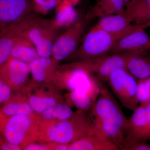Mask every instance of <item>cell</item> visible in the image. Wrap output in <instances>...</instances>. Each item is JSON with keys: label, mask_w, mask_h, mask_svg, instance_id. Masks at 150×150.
<instances>
[{"label": "cell", "mask_w": 150, "mask_h": 150, "mask_svg": "<svg viewBox=\"0 0 150 150\" xmlns=\"http://www.w3.org/2000/svg\"><path fill=\"white\" fill-rule=\"evenodd\" d=\"M20 36L13 27L0 33V66L11 58L14 47Z\"/></svg>", "instance_id": "22"}, {"label": "cell", "mask_w": 150, "mask_h": 150, "mask_svg": "<svg viewBox=\"0 0 150 150\" xmlns=\"http://www.w3.org/2000/svg\"><path fill=\"white\" fill-rule=\"evenodd\" d=\"M133 111L131 117L128 119L122 150L136 142H146L147 122L145 104H140Z\"/></svg>", "instance_id": "14"}, {"label": "cell", "mask_w": 150, "mask_h": 150, "mask_svg": "<svg viewBox=\"0 0 150 150\" xmlns=\"http://www.w3.org/2000/svg\"><path fill=\"white\" fill-rule=\"evenodd\" d=\"M30 74L29 65L17 59L10 58L0 66V79L14 92L21 90L26 86Z\"/></svg>", "instance_id": "11"}, {"label": "cell", "mask_w": 150, "mask_h": 150, "mask_svg": "<svg viewBox=\"0 0 150 150\" xmlns=\"http://www.w3.org/2000/svg\"><path fill=\"white\" fill-rule=\"evenodd\" d=\"M125 12L132 23L150 25V0H139L131 10Z\"/></svg>", "instance_id": "23"}, {"label": "cell", "mask_w": 150, "mask_h": 150, "mask_svg": "<svg viewBox=\"0 0 150 150\" xmlns=\"http://www.w3.org/2000/svg\"><path fill=\"white\" fill-rule=\"evenodd\" d=\"M40 119L39 115L0 117V134L7 142L23 148L39 139Z\"/></svg>", "instance_id": "5"}, {"label": "cell", "mask_w": 150, "mask_h": 150, "mask_svg": "<svg viewBox=\"0 0 150 150\" xmlns=\"http://www.w3.org/2000/svg\"><path fill=\"white\" fill-rule=\"evenodd\" d=\"M142 26L135 24L131 29L119 33L106 32L93 26L84 35L75 53L66 61L77 62L108 55L118 40Z\"/></svg>", "instance_id": "4"}, {"label": "cell", "mask_w": 150, "mask_h": 150, "mask_svg": "<svg viewBox=\"0 0 150 150\" xmlns=\"http://www.w3.org/2000/svg\"><path fill=\"white\" fill-rule=\"evenodd\" d=\"M88 112L77 110L69 118L62 121H44L40 118L38 142L70 144L95 133Z\"/></svg>", "instance_id": "2"}, {"label": "cell", "mask_w": 150, "mask_h": 150, "mask_svg": "<svg viewBox=\"0 0 150 150\" xmlns=\"http://www.w3.org/2000/svg\"><path fill=\"white\" fill-rule=\"evenodd\" d=\"M39 57L34 44L27 38L20 36L15 45L11 58L29 65Z\"/></svg>", "instance_id": "21"}, {"label": "cell", "mask_w": 150, "mask_h": 150, "mask_svg": "<svg viewBox=\"0 0 150 150\" xmlns=\"http://www.w3.org/2000/svg\"><path fill=\"white\" fill-rule=\"evenodd\" d=\"M54 143L53 142H38L30 143L25 146L23 150H52Z\"/></svg>", "instance_id": "27"}, {"label": "cell", "mask_w": 150, "mask_h": 150, "mask_svg": "<svg viewBox=\"0 0 150 150\" xmlns=\"http://www.w3.org/2000/svg\"><path fill=\"white\" fill-rule=\"evenodd\" d=\"M35 113L21 91L15 92L8 101L0 108V117L30 115Z\"/></svg>", "instance_id": "16"}, {"label": "cell", "mask_w": 150, "mask_h": 150, "mask_svg": "<svg viewBox=\"0 0 150 150\" xmlns=\"http://www.w3.org/2000/svg\"><path fill=\"white\" fill-rule=\"evenodd\" d=\"M88 114L97 134L121 150L125 142L128 119L115 96L103 83L98 97Z\"/></svg>", "instance_id": "1"}, {"label": "cell", "mask_w": 150, "mask_h": 150, "mask_svg": "<svg viewBox=\"0 0 150 150\" xmlns=\"http://www.w3.org/2000/svg\"><path fill=\"white\" fill-rule=\"evenodd\" d=\"M74 112L66 101L56 104L38 115L44 121H62L69 118Z\"/></svg>", "instance_id": "24"}, {"label": "cell", "mask_w": 150, "mask_h": 150, "mask_svg": "<svg viewBox=\"0 0 150 150\" xmlns=\"http://www.w3.org/2000/svg\"><path fill=\"white\" fill-rule=\"evenodd\" d=\"M102 83L91 76L84 85L69 91L66 102L78 110H88L98 97Z\"/></svg>", "instance_id": "12"}, {"label": "cell", "mask_w": 150, "mask_h": 150, "mask_svg": "<svg viewBox=\"0 0 150 150\" xmlns=\"http://www.w3.org/2000/svg\"><path fill=\"white\" fill-rule=\"evenodd\" d=\"M21 91L33 112L38 114L56 104L66 102L60 93V90L52 83L40 84L31 82Z\"/></svg>", "instance_id": "9"}, {"label": "cell", "mask_w": 150, "mask_h": 150, "mask_svg": "<svg viewBox=\"0 0 150 150\" xmlns=\"http://www.w3.org/2000/svg\"></svg>", "instance_id": "33"}, {"label": "cell", "mask_w": 150, "mask_h": 150, "mask_svg": "<svg viewBox=\"0 0 150 150\" xmlns=\"http://www.w3.org/2000/svg\"><path fill=\"white\" fill-rule=\"evenodd\" d=\"M106 82L116 99L125 108L134 111L139 106L138 80L126 69L115 70L108 78Z\"/></svg>", "instance_id": "8"}, {"label": "cell", "mask_w": 150, "mask_h": 150, "mask_svg": "<svg viewBox=\"0 0 150 150\" xmlns=\"http://www.w3.org/2000/svg\"><path fill=\"white\" fill-rule=\"evenodd\" d=\"M0 150H23V149L20 146L7 142L0 135Z\"/></svg>", "instance_id": "29"}, {"label": "cell", "mask_w": 150, "mask_h": 150, "mask_svg": "<svg viewBox=\"0 0 150 150\" xmlns=\"http://www.w3.org/2000/svg\"><path fill=\"white\" fill-rule=\"evenodd\" d=\"M148 52H137L130 58L126 65V70L137 80L150 77V55Z\"/></svg>", "instance_id": "20"}, {"label": "cell", "mask_w": 150, "mask_h": 150, "mask_svg": "<svg viewBox=\"0 0 150 150\" xmlns=\"http://www.w3.org/2000/svg\"><path fill=\"white\" fill-rule=\"evenodd\" d=\"M14 93L9 86L0 79V108L10 99Z\"/></svg>", "instance_id": "26"}, {"label": "cell", "mask_w": 150, "mask_h": 150, "mask_svg": "<svg viewBox=\"0 0 150 150\" xmlns=\"http://www.w3.org/2000/svg\"><path fill=\"white\" fill-rule=\"evenodd\" d=\"M69 144H61V143H54L53 150H68Z\"/></svg>", "instance_id": "32"}, {"label": "cell", "mask_w": 150, "mask_h": 150, "mask_svg": "<svg viewBox=\"0 0 150 150\" xmlns=\"http://www.w3.org/2000/svg\"><path fill=\"white\" fill-rule=\"evenodd\" d=\"M147 122V131L146 135V141L150 140V102L145 104Z\"/></svg>", "instance_id": "30"}, {"label": "cell", "mask_w": 150, "mask_h": 150, "mask_svg": "<svg viewBox=\"0 0 150 150\" xmlns=\"http://www.w3.org/2000/svg\"><path fill=\"white\" fill-rule=\"evenodd\" d=\"M139 51L121 52L87 60L69 62L71 66L81 69L101 83L106 82L113 71L126 69L130 58Z\"/></svg>", "instance_id": "6"}, {"label": "cell", "mask_w": 150, "mask_h": 150, "mask_svg": "<svg viewBox=\"0 0 150 150\" xmlns=\"http://www.w3.org/2000/svg\"><path fill=\"white\" fill-rule=\"evenodd\" d=\"M137 96L140 104L150 102V77L138 80Z\"/></svg>", "instance_id": "25"}, {"label": "cell", "mask_w": 150, "mask_h": 150, "mask_svg": "<svg viewBox=\"0 0 150 150\" xmlns=\"http://www.w3.org/2000/svg\"><path fill=\"white\" fill-rule=\"evenodd\" d=\"M59 64L51 57L39 56L29 64L30 74L34 83H52L53 77Z\"/></svg>", "instance_id": "15"}, {"label": "cell", "mask_w": 150, "mask_h": 150, "mask_svg": "<svg viewBox=\"0 0 150 150\" xmlns=\"http://www.w3.org/2000/svg\"><path fill=\"white\" fill-rule=\"evenodd\" d=\"M34 10L33 0H0V33L19 24Z\"/></svg>", "instance_id": "10"}, {"label": "cell", "mask_w": 150, "mask_h": 150, "mask_svg": "<svg viewBox=\"0 0 150 150\" xmlns=\"http://www.w3.org/2000/svg\"><path fill=\"white\" fill-rule=\"evenodd\" d=\"M125 10L123 0H96L85 17L90 21L109 15L123 14Z\"/></svg>", "instance_id": "18"}, {"label": "cell", "mask_w": 150, "mask_h": 150, "mask_svg": "<svg viewBox=\"0 0 150 150\" xmlns=\"http://www.w3.org/2000/svg\"><path fill=\"white\" fill-rule=\"evenodd\" d=\"M13 27L20 36L34 44L39 56L51 57L54 43L61 34L55 21L33 14Z\"/></svg>", "instance_id": "3"}, {"label": "cell", "mask_w": 150, "mask_h": 150, "mask_svg": "<svg viewBox=\"0 0 150 150\" xmlns=\"http://www.w3.org/2000/svg\"><path fill=\"white\" fill-rule=\"evenodd\" d=\"M125 12L123 14L109 15L100 18L94 27L111 33H119L135 25Z\"/></svg>", "instance_id": "17"}, {"label": "cell", "mask_w": 150, "mask_h": 150, "mask_svg": "<svg viewBox=\"0 0 150 150\" xmlns=\"http://www.w3.org/2000/svg\"><path fill=\"white\" fill-rule=\"evenodd\" d=\"M125 5L126 11H128L137 4L139 0H123Z\"/></svg>", "instance_id": "31"}, {"label": "cell", "mask_w": 150, "mask_h": 150, "mask_svg": "<svg viewBox=\"0 0 150 150\" xmlns=\"http://www.w3.org/2000/svg\"><path fill=\"white\" fill-rule=\"evenodd\" d=\"M124 150H150V144L146 142H136L128 146Z\"/></svg>", "instance_id": "28"}, {"label": "cell", "mask_w": 150, "mask_h": 150, "mask_svg": "<svg viewBox=\"0 0 150 150\" xmlns=\"http://www.w3.org/2000/svg\"><path fill=\"white\" fill-rule=\"evenodd\" d=\"M88 21L81 16L57 38L52 48L51 58L58 64L66 61L77 50L83 37Z\"/></svg>", "instance_id": "7"}, {"label": "cell", "mask_w": 150, "mask_h": 150, "mask_svg": "<svg viewBox=\"0 0 150 150\" xmlns=\"http://www.w3.org/2000/svg\"><path fill=\"white\" fill-rule=\"evenodd\" d=\"M118 148L96 132L82 137L69 145L68 150H118Z\"/></svg>", "instance_id": "19"}, {"label": "cell", "mask_w": 150, "mask_h": 150, "mask_svg": "<svg viewBox=\"0 0 150 150\" xmlns=\"http://www.w3.org/2000/svg\"><path fill=\"white\" fill-rule=\"evenodd\" d=\"M150 25H144L135 30L118 40L110 49L108 54L130 51L150 50V36L145 31Z\"/></svg>", "instance_id": "13"}]
</instances>
